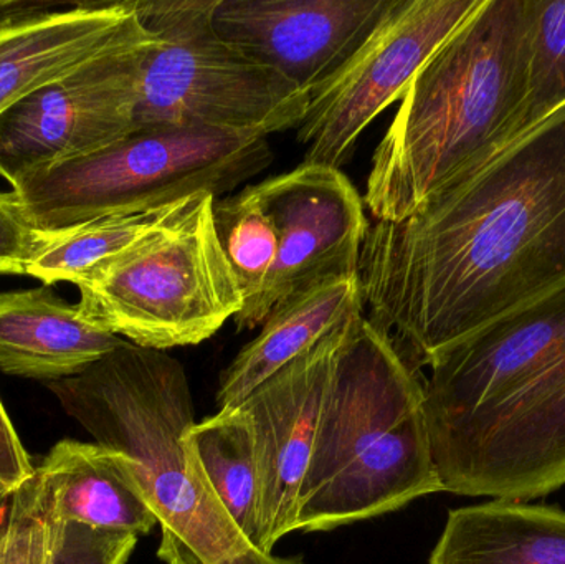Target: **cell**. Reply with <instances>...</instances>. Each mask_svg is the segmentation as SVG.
<instances>
[{
	"label": "cell",
	"instance_id": "obj_26",
	"mask_svg": "<svg viewBox=\"0 0 565 564\" xmlns=\"http://www.w3.org/2000/svg\"><path fill=\"white\" fill-rule=\"evenodd\" d=\"M35 467L30 462L25 447L17 436L15 427L0 401V486L15 492L20 486L32 479Z\"/></svg>",
	"mask_w": 565,
	"mask_h": 564
},
{
	"label": "cell",
	"instance_id": "obj_22",
	"mask_svg": "<svg viewBox=\"0 0 565 564\" xmlns=\"http://www.w3.org/2000/svg\"><path fill=\"white\" fill-rule=\"evenodd\" d=\"M526 96L513 125L511 142L565 106V0H526Z\"/></svg>",
	"mask_w": 565,
	"mask_h": 564
},
{
	"label": "cell",
	"instance_id": "obj_17",
	"mask_svg": "<svg viewBox=\"0 0 565 564\" xmlns=\"http://www.w3.org/2000/svg\"><path fill=\"white\" fill-rule=\"evenodd\" d=\"M361 310L359 275L321 281L280 301L262 323L260 333L222 371L221 409L241 406L260 384Z\"/></svg>",
	"mask_w": 565,
	"mask_h": 564
},
{
	"label": "cell",
	"instance_id": "obj_4",
	"mask_svg": "<svg viewBox=\"0 0 565 564\" xmlns=\"http://www.w3.org/2000/svg\"><path fill=\"white\" fill-rule=\"evenodd\" d=\"M424 406L420 373L364 310L345 318L296 530L329 532L445 492Z\"/></svg>",
	"mask_w": 565,
	"mask_h": 564
},
{
	"label": "cell",
	"instance_id": "obj_25",
	"mask_svg": "<svg viewBox=\"0 0 565 564\" xmlns=\"http://www.w3.org/2000/svg\"><path fill=\"white\" fill-rule=\"evenodd\" d=\"M42 242L17 195L0 192V275H26Z\"/></svg>",
	"mask_w": 565,
	"mask_h": 564
},
{
	"label": "cell",
	"instance_id": "obj_7",
	"mask_svg": "<svg viewBox=\"0 0 565 564\" xmlns=\"http://www.w3.org/2000/svg\"><path fill=\"white\" fill-rule=\"evenodd\" d=\"M154 43L139 76L136 129L209 128L257 135L298 128L311 93L225 42L217 0H132Z\"/></svg>",
	"mask_w": 565,
	"mask_h": 564
},
{
	"label": "cell",
	"instance_id": "obj_2",
	"mask_svg": "<svg viewBox=\"0 0 565 564\" xmlns=\"http://www.w3.org/2000/svg\"><path fill=\"white\" fill-rule=\"evenodd\" d=\"M428 368L425 417L445 492L524 502L565 486V287Z\"/></svg>",
	"mask_w": 565,
	"mask_h": 564
},
{
	"label": "cell",
	"instance_id": "obj_5",
	"mask_svg": "<svg viewBox=\"0 0 565 564\" xmlns=\"http://www.w3.org/2000/svg\"><path fill=\"white\" fill-rule=\"evenodd\" d=\"M70 417L131 464L161 526L158 555L199 564H305L262 553L238 530L184 440L195 424L184 366L168 351L125 341L78 376L50 383Z\"/></svg>",
	"mask_w": 565,
	"mask_h": 564
},
{
	"label": "cell",
	"instance_id": "obj_29",
	"mask_svg": "<svg viewBox=\"0 0 565 564\" xmlns=\"http://www.w3.org/2000/svg\"><path fill=\"white\" fill-rule=\"evenodd\" d=\"M162 562L168 564H199L192 556L185 555L181 552L164 553V555H158Z\"/></svg>",
	"mask_w": 565,
	"mask_h": 564
},
{
	"label": "cell",
	"instance_id": "obj_14",
	"mask_svg": "<svg viewBox=\"0 0 565 564\" xmlns=\"http://www.w3.org/2000/svg\"><path fill=\"white\" fill-rule=\"evenodd\" d=\"M148 33L132 0L79 2L0 32V113L89 60Z\"/></svg>",
	"mask_w": 565,
	"mask_h": 564
},
{
	"label": "cell",
	"instance_id": "obj_27",
	"mask_svg": "<svg viewBox=\"0 0 565 564\" xmlns=\"http://www.w3.org/2000/svg\"><path fill=\"white\" fill-rule=\"evenodd\" d=\"M79 2H49V0H0V32L45 19L52 13L73 9Z\"/></svg>",
	"mask_w": 565,
	"mask_h": 564
},
{
	"label": "cell",
	"instance_id": "obj_23",
	"mask_svg": "<svg viewBox=\"0 0 565 564\" xmlns=\"http://www.w3.org/2000/svg\"><path fill=\"white\" fill-rule=\"evenodd\" d=\"M136 545L138 535L135 533L49 517L46 564H126Z\"/></svg>",
	"mask_w": 565,
	"mask_h": 564
},
{
	"label": "cell",
	"instance_id": "obj_15",
	"mask_svg": "<svg viewBox=\"0 0 565 564\" xmlns=\"http://www.w3.org/2000/svg\"><path fill=\"white\" fill-rule=\"evenodd\" d=\"M125 341L49 287L0 291V371L9 376L68 380Z\"/></svg>",
	"mask_w": 565,
	"mask_h": 564
},
{
	"label": "cell",
	"instance_id": "obj_8",
	"mask_svg": "<svg viewBox=\"0 0 565 564\" xmlns=\"http://www.w3.org/2000/svg\"><path fill=\"white\" fill-rule=\"evenodd\" d=\"M214 194L79 287L93 323L148 350L192 347L244 307L214 221Z\"/></svg>",
	"mask_w": 565,
	"mask_h": 564
},
{
	"label": "cell",
	"instance_id": "obj_10",
	"mask_svg": "<svg viewBox=\"0 0 565 564\" xmlns=\"http://www.w3.org/2000/svg\"><path fill=\"white\" fill-rule=\"evenodd\" d=\"M152 43L148 30L0 113V178L13 185L30 172L131 135L139 76Z\"/></svg>",
	"mask_w": 565,
	"mask_h": 564
},
{
	"label": "cell",
	"instance_id": "obj_12",
	"mask_svg": "<svg viewBox=\"0 0 565 564\" xmlns=\"http://www.w3.org/2000/svg\"><path fill=\"white\" fill-rule=\"evenodd\" d=\"M344 321L242 403L254 423L260 464L255 546L267 555H274L275 545L296 532L299 490L318 436Z\"/></svg>",
	"mask_w": 565,
	"mask_h": 564
},
{
	"label": "cell",
	"instance_id": "obj_19",
	"mask_svg": "<svg viewBox=\"0 0 565 564\" xmlns=\"http://www.w3.org/2000/svg\"><path fill=\"white\" fill-rule=\"evenodd\" d=\"M204 194L207 192L142 211L96 219L63 234L43 235L42 245L26 275L39 278L46 287L60 281L83 287L132 248L184 215Z\"/></svg>",
	"mask_w": 565,
	"mask_h": 564
},
{
	"label": "cell",
	"instance_id": "obj_28",
	"mask_svg": "<svg viewBox=\"0 0 565 564\" xmlns=\"http://www.w3.org/2000/svg\"><path fill=\"white\" fill-rule=\"evenodd\" d=\"M13 492L0 486V552H2L3 542H6L7 525H9L10 503H12Z\"/></svg>",
	"mask_w": 565,
	"mask_h": 564
},
{
	"label": "cell",
	"instance_id": "obj_21",
	"mask_svg": "<svg viewBox=\"0 0 565 564\" xmlns=\"http://www.w3.org/2000/svg\"><path fill=\"white\" fill-rule=\"evenodd\" d=\"M214 221L225 257L237 277L244 307L234 318L238 331L260 328V307L274 274L278 235L258 184L215 199Z\"/></svg>",
	"mask_w": 565,
	"mask_h": 564
},
{
	"label": "cell",
	"instance_id": "obj_24",
	"mask_svg": "<svg viewBox=\"0 0 565 564\" xmlns=\"http://www.w3.org/2000/svg\"><path fill=\"white\" fill-rule=\"evenodd\" d=\"M49 563V509L39 473L13 492L0 564Z\"/></svg>",
	"mask_w": 565,
	"mask_h": 564
},
{
	"label": "cell",
	"instance_id": "obj_16",
	"mask_svg": "<svg viewBox=\"0 0 565 564\" xmlns=\"http://www.w3.org/2000/svg\"><path fill=\"white\" fill-rule=\"evenodd\" d=\"M52 520L148 535L159 525L131 464L99 444L63 439L36 467Z\"/></svg>",
	"mask_w": 565,
	"mask_h": 564
},
{
	"label": "cell",
	"instance_id": "obj_20",
	"mask_svg": "<svg viewBox=\"0 0 565 564\" xmlns=\"http://www.w3.org/2000/svg\"><path fill=\"white\" fill-rule=\"evenodd\" d=\"M184 440L235 525L255 545L260 509V464L248 411L242 404L234 409H221L215 416L189 427Z\"/></svg>",
	"mask_w": 565,
	"mask_h": 564
},
{
	"label": "cell",
	"instance_id": "obj_1",
	"mask_svg": "<svg viewBox=\"0 0 565 564\" xmlns=\"http://www.w3.org/2000/svg\"><path fill=\"white\" fill-rule=\"evenodd\" d=\"M362 308L414 370L565 287V106L401 221L369 224Z\"/></svg>",
	"mask_w": 565,
	"mask_h": 564
},
{
	"label": "cell",
	"instance_id": "obj_3",
	"mask_svg": "<svg viewBox=\"0 0 565 564\" xmlns=\"http://www.w3.org/2000/svg\"><path fill=\"white\" fill-rule=\"evenodd\" d=\"M527 60L526 0H484L412 79L372 155L362 199L375 221L407 217L511 145Z\"/></svg>",
	"mask_w": 565,
	"mask_h": 564
},
{
	"label": "cell",
	"instance_id": "obj_11",
	"mask_svg": "<svg viewBox=\"0 0 565 564\" xmlns=\"http://www.w3.org/2000/svg\"><path fill=\"white\" fill-rule=\"evenodd\" d=\"M278 235L260 327L280 301L312 285L358 275L369 231L364 199L341 169L302 162L258 182Z\"/></svg>",
	"mask_w": 565,
	"mask_h": 564
},
{
	"label": "cell",
	"instance_id": "obj_13",
	"mask_svg": "<svg viewBox=\"0 0 565 564\" xmlns=\"http://www.w3.org/2000/svg\"><path fill=\"white\" fill-rule=\"evenodd\" d=\"M392 0H217L225 42L311 93L364 43Z\"/></svg>",
	"mask_w": 565,
	"mask_h": 564
},
{
	"label": "cell",
	"instance_id": "obj_9",
	"mask_svg": "<svg viewBox=\"0 0 565 564\" xmlns=\"http://www.w3.org/2000/svg\"><path fill=\"white\" fill-rule=\"evenodd\" d=\"M484 0H392L354 55L312 89L296 138L305 162L341 169L365 129Z\"/></svg>",
	"mask_w": 565,
	"mask_h": 564
},
{
	"label": "cell",
	"instance_id": "obj_6",
	"mask_svg": "<svg viewBox=\"0 0 565 564\" xmlns=\"http://www.w3.org/2000/svg\"><path fill=\"white\" fill-rule=\"evenodd\" d=\"M274 162L268 138L209 128H142L12 185L30 224L56 235L96 219L211 192L232 194Z\"/></svg>",
	"mask_w": 565,
	"mask_h": 564
},
{
	"label": "cell",
	"instance_id": "obj_18",
	"mask_svg": "<svg viewBox=\"0 0 565 564\" xmlns=\"http://www.w3.org/2000/svg\"><path fill=\"white\" fill-rule=\"evenodd\" d=\"M428 564H565V510L504 500L451 510Z\"/></svg>",
	"mask_w": 565,
	"mask_h": 564
}]
</instances>
